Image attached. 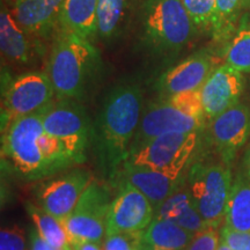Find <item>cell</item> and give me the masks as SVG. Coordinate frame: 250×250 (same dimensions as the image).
Listing matches in <instances>:
<instances>
[{"label":"cell","instance_id":"31","mask_svg":"<svg viewBox=\"0 0 250 250\" xmlns=\"http://www.w3.org/2000/svg\"><path fill=\"white\" fill-rule=\"evenodd\" d=\"M220 243L219 228L208 227L202 232L195 234L191 242L184 250H217Z\"/></svg>","mask_w":250,"mask_h":250},{"label":"cell","instance_id":"19","mask_svg":"<svg viewBox=\"0 0 250 250\" xmlns=\"http://www.w3.org/2000/svg\"><path fill=\"white\" fill-rule=\"evenodd\" d=\"M27 33L17 22L8 8L0 13V49L2 56L12 62H28L31 58V43Z\"/></svg>","mask_w":250,"mask_h":250},{"label":"cell","instance_id":"20","mask_svg":"<svg viewBox=\"0 0 250 250\" xmlns=\"http://www.w3.org/2000/svg\"><path fill=\"white\" fill-rule=\"evenodd\" d=\"M98 0H65L59 23L62 29L89 40L96 31Z\"/></svg>","mask_w":250,"mask_h":250},{"label":"cell","instance_id":"18","mask_svg":"<svg viewBox=\"0 0 250 250\" xmlns=\"http://www.w3.org/2000/svg\"><path fill=\"white\" fill-rule=\"evenodd\" d=\"M154 218L173 221L192 234H197L208 228L204 219L196 210L186 182L156 208Z\"/></svg>","mask_w":250,"mask_h":250},{"label":"cell","instance_id":"3","mask_svg":"<svg viewBox=\"0 0 250 250\" xmlns=\"http://www.w3.org/2000/svg\"><path fill=\"white\" fill-rule=\"evenodd\" d=\"M234 177L223 161H195L186 173V186L196 210L208 227L223 226Z\"/></svg>","mask_w":250,"mask_h":250},{"label":"cell","instance_id":"34","mask_svg":"<svg viewBox=\"0 0 250 250\" xmlns=\"http://www.w3.org/2000/svg\"><path fill=\"white\" fill-rule=\"evenodd\" d=\"M240 175L250 181V145L249 147L246 149L245 154L242 156L241 164H240V169L237 171Z\"/></svg>","mask_w":250,"mask_h":250},{"label":"cell","instance_id":"32","mask_svg":"<svg viewBox=\"0 0 250 250\" xmlns=\"http://www.w3.org/2000/svg\"><path fill=\"white\" fill-rule=\"evenodd\" d=\"M220 237L232 250H250V233L239 232L223 225L220 228Z\"/></svg>","mask_w":250,"mask_h":250},{"label":"cell","instance_id":"11","mask_svg":"<svg viewBox=\"0 0 250 250\" xmlns=\"http://www.w3.org/2000/svg\"><path fill=\"white\" fill-rule=\"evenodd\" d=\"M93 181L92 173L83 168H76L59 176L50 177L35 189L37 205L54 217L65 220Z\"/></svg>","mask_w":250,"mask_h":250},{"label":"cell","instance_id":"27","mask_svg":"<svg viewBox=\"0 0 250 250\" xmlns=\"http://www.w3.org/2000/svg\"><path fill=\"white\" fill-rule=\"evenodd\" d=\"M196 27L211 29L215 12V0H182Z\"/></svg>","mask_w":250,"mask_h":250},{"label":"cell","instance_id":"6","mask_svg":"<svg viewBox=\"0 0 250 250\" xmlns=\"http://www.w3.org/2000/svg\"><path fill=\"white\" fill-rule=\"evenodd\" d=\"M199 132H170L129 152L125 165L147 168L181 179L198 146ZM123 164V165H124Z\"/></svg>","mask_w":250,"mask_h":250},{"label":"cell","instance_id":"7","mask_svg":"<svg viewBox=\"0 0 250 250\" xmlns=\"http://www.w3.org/2000/svg\"><path fill=\"white\" fill-rule=\"evenodd\" d=\"M112 198L105 184L94 180L87 187L72 213L62 220L73 248L86 242L101 245L107 233Z\"/></svg>","mask_w":250,"mask_h":250},{"label":"cell","instance_id":"22","mask_svg":"<svg viewBox=\"0 0 250 250\" xmlns=\"http://www.w3.org/2000/svg\"><path fill=\"white\" fill-rule=\"evenodd\" d=\"M224 225L239 232L250 233V181L239 173L234 176Z\"/></svg>","mask_w":250,"mask_h":250},{"label":"cell","instance_id":"16","mask_svg":"<svg viewBox=\"0 0 250 250\" xmlns=\"http://www.w3.org/2000/svg\"><path fill=\"white\" fill-rule=\"evenodd\" d=\"M125 181L139 190L148 198L156 210L162 202H165L170 195L179 190L186 182V175L181 179H173L147 168L137 167V166L123 165L115 177L114 181Z\"/></svg>","mask_w":250,"mask_h":250},{"label":"cell","instance_id":"14","mask_svg":"<svg viewBox=\"0 0 250 250\" xmlns=\"http://www.w3.org/2000/svg\"><path fill=\"white\" fill-rule=\"evenodd\" d=\"M243 88L245 79L242 72L226 64L215 68L201 89L205 120H213L237 104Z\"/></svg>","mask_w":250,"mask_h":250},{"label":"cell","instance_id":"36","mask_svg":"<svg viewBox=\"0 0 250 250\" xmlns=\"http://www.w3.org/2000/svg\"><path fill=\"white\" fill-rule=\"evenodd\" d=\"M217 250H232V248H230V247L228 246L227 243L224 241V240H221V237H220V243H219V247Z\"/></svg>","mask_w":250,"mask_h":250},{"label":"cell","instance_id":"1","mask_svg":"<svg viewBox=\"0 0 250 250\" xmlns=\"http://www.w3.org/2000/svg\"><path fill=\"white\" fill-rule=\"evenodd\" d=\"M142 90L134 83L115 86L103 101L96 123L101 169L114 181L126 160L142 118Z\"/></svg>","mask_w":250,"mask_h":250},{"label":"cell","instance_id":"4","mask_svg":"<svg viewBox=\"0 0 250 250\" xmlns=\"http://www.w3.org/2000/svg\"><path fill=\"white\" fill-rule=\"evenodd\" d=\"M42 112L15 118L6 124L2 134V158L24 180L35 181L54 176L39 143L44 131Z\"/></svg>","mask_w":250,"mask_h":250},{"label":"cell","instance_id":"24","mask_svg":"<svg viewBox=\"0 0 250 250\" xmlns=\"http://www.w3.org/2000/svg\"><path fill=\"white\" fill-rule=\"evenodd\" d=\"M249 4L250 0H215V12L211 27L215 40L232 39Z\"/></svg>","mask_w":250,"mask_h":250},{"label":"cell","instance_id":"13","mask_svg":"<svg viewBox=\"0 0 250 250\" xmlns=\"http://www.w3.org/2000/svg\"><path fill=\"white\" fill-rule=\"evenodd\" d=\"M204 123L205 121L184 114L168 101L152 103L142 114L130 151L166 133L199 132Z\"/></svg>","mask_w":250,"mask_h":250},{"label":"cell","instance_id":"25","mask_svg":"<svg viewBox=\"0 0 250 250\" xmlns=\"http://www.w3.org/2000/svg\"><path fill=\"white\" fill-rule=\"evenodd\" d=\"M129 0H98L96 31L103 41L115 39L125 21Z\"/></svg>","mask_w":250,"mask_h":250},{"label":"cell","instance_id":"35","mask_svg":"<svg viewBox=\"0 0 250 250\" xmlns=\"http://www.w3.org/2000/svg\"><path fill=\"white\" fill-rule=\"evenodd\" d=\"M74 250H103V248L100 247L99 243H93V242H86L81 243L74 247Z\"/></svg>","mask_w":250,"mask_h":250},{"label":"cell","instance_id":"15","mask_svg":"<svg viewBox=\"0 0 250 250\" xmlns=\"http://www.w3.org/2000/svg\"><path fill=\"white\" fill-rule=\"evenodd\" d=\"M218 59L206 51H201L184 59L160 78L159 86L168 96L177 93L201 90L208 77L219 67Z\"/></svg>","mask_w":250,"mask_h":250},{"label":"cell","instance_id":"30","mask_svg":"<svg viewBox=\"0 0 250 250\" xmlns=\"http://www.w3.org/2000/svg\"><path fill=\"white\" fill-rule=\"evenodd\" d=\"M143 242L140 233H120L108 235L103 240V250H140Z\"/></svg>","mask_w":250,"mask_h":250},{"label":"cell","instance_id":"29","mask_svg":"<svg viewBox=\"0 0 250 250\" xmlns=\"http://www.w3.org/2000/svg\"><path fill=\"white\" fill-rule=\"evenodd\" d=\"M26 229L20 225H8L0 230V250H29Z\"/></svg>","mask_w":250,"mask_h":250},{"label":"cell","instance_id":"12","mask_svg":"<svg viewBox=\"0 0 250 250\" xmlns=\"http://www.w3.org/2000/svg\"><path fill=\"white\" fill-rule=\"evenodd\" d=\"M210 139L223 161L232 167L237 152L250 136V108L239 102L210 121Z\"/></svg>","mask_w":250,"mask_h":250},{"label":"cell","instance_id":"33","mask_svg":"<svg viewBox=\"0 0 250 250\" xmlns=\"http://www.w3.org/2000/svg\"><path fill=\"white\" fill-rule=\"evenodd\" d=\"M28 242H29V250H61L56 247L51 246L46 242L42 236L40 235L35 227L30 228L29 235H28Z\"/></svg>","mask_w":250,"mask_h":250},{"label":"cell","instance_id":"28","mask_svg":"<svg viewBox=\"0 0 250 250\" xmlns=\"http://www.w3.org/2000/svg\"><path fill=\"white\" fill-rule=\"evenodd\" d=\"M168 102L175 108L179 109L189 116L196 117L198 120H205L204 109H203L201 90H191V92L177 93L169 96Z\"/></svg>","mask_w":250,"mask_h":250},{"label":"cell","instance_id":"5","mask_svg":"<svg viewBox=\"0 0 250 250\" xmlns=\"http://www.w3.org/2000/svg\"><path fill=\"white\" fill-rule=\"evenodd\" d=\"M142 21L145 40L162 52L180 51L195 34L196 26L182 0H146Z\"/></svg>","mask_w":250,"mask_h":250},{"label":"cell","instance_id":"2","mask_svg":"<svg viewBox=\"0 0 250 250\" xmlns=\"http://www.w3.org/2000/svg\"><path fill=\"white\" fill-rule=\"evenodd\" d=\"M99 51L89 40L62 30L50 51L46 73L58 100H78L98 72Z\"/></svg>","mask_w":250,"mask_h":250},{"label":"cell","instance_id":"23","mask_svg":"<svg viewBox=\"0 0 250 250\" xmlns=\"http://www.w3.org/2000/svg\"><path fill=\"white\" fill-rule=\"evenodd\" d=\"M26 210L34 223V227L46 242L61 250H74L62 220L33 203H27Z\"/></svg>","mask_w":250,"mask_h":250},{"label":"cell","instance_id":"10","mask_svg":"<svg viewBox=\"0 0 250 250\" xmlns=\"http://www.w3.org/2000/svg\"><path fill=\"white\" fill-rule=\"evenodd\" d=\"M155 208L137 188L117 180V193L111 201L105 236L120 233H142L152 223Z\"/></svg>","mask_w":250,"mask_h":250},{"label":"cell","instance_id":"38","mask_svg":"<svg viewBox=\"0 0 250 250\" xmlns=\"http://www.w3.org/2000/svg\"><path fill=\"white\" fill-rule=\"evenodd\" d=\"M9 1H11V2H13V1H15V0H9Z\"/></svg>","mask_w":250,"mask_h":250},{"label":"cell","instance_id":"17","mask_svg":"<svg viewBox=\"0 0 250 250\" xmlns=\"http://www.w3.org/2000/svg\"><path fill=\"white\" fill-rule=\"evenodd\" d=\"M65 0H15L11 11L17 22L29 34L46 33L59 22Z\"/></svg>","mask_w":250,"mask_h":250},{"label":"cell","instance_id":"9","mask_svg":"<svg viewBox=\"0 0 250 250\" xmlns=\"http://www.w3.org/2000/svg\"><path fill=\"white\" fill-rule=\"evenodd\" d=\"M54 86L46 72L19 76L7 85L2 101L6 124L19 117L44 111L54 102Z\"/></svg>","mask_w":250,"mask_h":250},{"label":"cell","instance_id":"21","mask_svg":"<svg viewBox=\"0 0 250 250\" xmlns=\"http://www.w3.org/2000/svg\"><path fill=\"white\" fill-rule=\"evenodd\" d=\"M195 234L166 219L154 218L145 230L140 233L144 245L159 250H184Z\"/></svg>","mask_w":250,"mask_h":250},{"label":"cell","instance_id":"26","mask_svg":"<svg viewBox=\"0 0 250 250\" xmlns=\"http://www.w3.org/2000/svg\"><path fill=\"white\" fill-rule=\"evenodd\" d=\"M225 62L240 72H250V17L245 15L229 40Z\"/></svg>","mask_w":250,"mask_h":250},{"label":"cell","instance_id":"8","mask_svg":"<svg viewBox=\"0 0 250 250\" xmlns=\"http://www.w3.org/2000/svg\"><path fill=\"white\" fill-rule=\"evenodd\" d=\"M42 123L45 132L61 139L77 162L86 159V147L92 132L87 114L74 100H58L42 112Z\"/></svg>","mask_w":250,"mask_h":250},{"label":"cell","instance_id":"37","mask_svg":"<svg viewBox=\"0 0 250 250\" xmlns=\"http://www.w3.org/2000/svg\"><path fill=\"white\" fill-rule=\"evenodd\" d=\"M140 250H159V249H154V248H151V247H148V246L144 245V243H143V246H142V249H140Z\"/></svg>","mask_w":250,"mask_h":250}]
</instances>
